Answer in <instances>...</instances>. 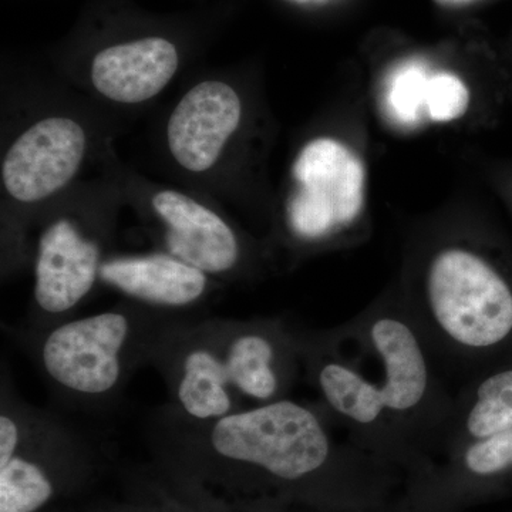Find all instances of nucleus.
Instances as JSON below:
<instances>
[{"label": "nucleus", "instance_id": "5", "mask_svg": "<svg viewBox=\"0 0 512 512\" xmlns=\"http://www.w3.org/2000/svg\"><path fill=\"white\" fill-rule=\"evenodd\" d=\"M208 336L222 382L239 409L288 397L302 366L296 329L279 319L251 320Z\"/></svg>", "mask_w": 512, "mask_h": 512}, {"label": "nucleus", "instance_id": "7", "mask_svg": "<svg viewBox=\"0 0 512 512\" xmlns=\"http://www.w3.org/2000/svg\"><path fill=\"white\" fill-rule=\"evenodd\" d=\"M86 150L76 121L47 119L13 144L3 163V183L13 198L35 202L60 190L74 177Z\"/></svg>", "mask_w": 512, "mask_h": 512}, {"label": "nucleus", "instance_id": "17", "mask_svg": "<svg viewBox=\"0 0 512 512\" xmlns=\"http://www.w3.org/2000/svg\"><path fill=\"white\" fill-rule=\"evenodd\" d=\"M470 104V92L456 74L431 73L429 106L427 113L431 121H453L464 116Z\"/></svg>", "mask_w": 512, "mask_h": 512}, {"label": "nucleus", "instance_id": "3", "mask_svg": "<svg viewBox=\"0 0 512 512\" xmlns=\"http://www.w3.org/2000/svg\"><path fill=\"white\" fill-rule=\"evenodd\" d=\"M330 419L323 407L318 410L284 397L207 423V436L217 456L295 483L340 461L362 458V447L335 440Z\"/></svg>", "mask_w": 512, "mask_h": 512}, {"label": "nucleus", "instance_id": "12", "mask_svg": "<svg viewBox=\"0 0 512 512\" xmlns=\"http://www.w3.org/2000/svg\"><path fill=\"white\" fill-rule=\"evenodd\" d=\"M100 279L130 298L163 308L200 301L207 275L170 254L126 256L100 266Z\"/></svg>", "mask_w": 512, "mask_h": 512}, {"label": "nucleus", "instance_id": "13", "mask_svg": "<svg viewBox=\"0 0 512 512\" xmlns=\"http://www.w3.org/2000/svg\"><path fill=\"white\" fill-rule=\"evenodd\" d=\"M512 427V357L471 377L456 393L448 450Z\"/></svg>", "mask_w": 512, "mask_h": 512}, {"label": "nucleus", "instance_id": "15", "mask_svg": "<svg viewBox=\"0 0 512 512\" xmlns=\"http://www.w3.org/2000/svg\"><path fill=\"white\" fill-rule=\"evenodd\" d=\"M456 471L476 483L512 477V427L451 450Z\"/></svg>", "mask_w": 512, "mask_h": 512}, {"label": "nucleus", "instance_id": "6", "mask_svg": "<svg viewBox=\"0 0 512 512\" xmlns=\"http://www.w3.org/2000/svg\"><path fill=\"white\" fill-rule=\"evenodd\" d=\"M133 339V318L97 313L50 330L40 360L56 386L77 396L104 397L119 386Z\"/></svg>", "mask_w": 512, "mask_h": 512}, {"label": "nucleus", "instance_id": "16", "mask_svg": "<svg viewBox=\"0 0 512 512\" xmlns=\"http://www.w3.org/2000/svg\"><path fill=\"white\" fill-rule=\"evenodd\" d=\"M431 70L423 63L404 62L390 73L384 92L387 113L403 126H417L429 119Z\"/></svg>", "mask_w": 512, "mask_h": 512}, {"label": "nucleus", "instance_id": "11", "mask_svg": "<svg viewBox=\"0 0 512 512\" xmlns=\"http://www.w3.org/2000/svg\"><path fill=\"white\" fill-rule=\"evenodd\" d=\"M178 67L173 43L160 37L117 45L94 57V87L107 99L141 103L156 96L173 79Z\"/></svg>", "mask_w": 512, "mask_h": 512}, {"label": "nucleus", "instance_id": "10", "mask_svg": "<svg viewBox=\"0 0 512 512\" xmlns=\"http://www.w3.org/2000/svg\"><path fill=\"white\" fill-rule=\"evenodd\" d=\"M153 207L165 224L168 254L205 274H221L237 265V237L214 211L174 191L157 194Z\"/></svg>", "mask_w": 512, "mask_h": 512}, {"label": "nucleus", "instance_id": "4", "mask_svg": "<svg viewBox=\"0 0 512 512\" xmlns=\"http://www.w3.org/2000/svg\"><path fill=\"white\" fill-rule=\"evenodd\" d=\"M293 178L298 188L286 205V224L298 241H332L362 217L365 168L340 141L316 138L306 144L293 165Z\"/></svg>", "mask_w": 512, "mask_h": 512}, {"label": "nucleus", "instance_id": "18", "mask_svg": "<svg viewBox=\"0 0 512 512\" xmlns=\"http://www.w3.org/2000/svg\"><path fill=\"white\" fill-rule=\"evenodd\" d=\"M23 440V427L18 417L3 410L0 416V467L18 453Z\"/></svg>", "mask_w": 512, "mask_h": 512}, {"label": "nucleus", "instance_id": "14", "mask_svg": "<svg viewBox=\"0 0 512 512\" xmlns=\"http://www.w3.org/2000/svg\"><path fill=\"white\" fill-rule=\"evenodd\" d=\"M55 488L45 470L18 453L0 467V512H36Z\"/></svg>", "mask_w": 512, "mask_h": 512}, {"label": "nucleus", "instance_id": "19", "mask_svg": "<svg viewBox=\"0 0 512 512\" xmlns=\"http://www.w3.org/2000/svg\"><path fill=\"white\" fill-rule=\"evenodd\" d=\"M444 5H464V3L474 2V0H437Z\"/></svg>", "mask_w": 512, "mask_h": 512}, {"label": "nucleus", "instance_id": "2", "mask_svg": "<svg viewBox=\"0 0 512 512\" xmlns=\"http://www.w3.org/2000/svg\"><path fill=\"white\" fill-rule=\"evenodd\" d=\"M403 305L440 372L467 382L512 357V275L483 251L437 248Z\"/></svg>", "mask_w": 512, "mask_h": 512}, {"label": "nucleus", "instance_id": "9", "mask_svg": "<svg viewBox=\"0 0 512 512\" xmlns=\"http://www.w3.org/2000/svg\"><path fill=\"white\" fill-rule=\"evenodd\" d=\"M100 249L67 220L56 221L39 242L35 299L47 315H63L79 305L100 276Z\"/></svg>", "mask_w": 512, "mask_h": 512}, {"label": "nucleus", "instance_id": "1", "mask_svg": "<svg viewBox=\"0 0 512 512\" xmlns=\"http://www.w3.org/2000/svg\"><path fill=\"white\" fill-rule=\"evenodd\" d=\"M296 332L309 382L353 443L390 457L444 444L456 394L402 303H376L338 328Z\"/></svg>", "mask_w": 512, "mask_h": 512}, {"label": "nucleus", "instance_id": "8", "mask_svg": "<svg viewBox=\"0 0 512 512\" xmlns=\"http://www.w3.org/2000/svg\"><path fill=\"white\" fill-rule=\"evenodd\" d=\"M237 92L222 82H204L185 94L168 123V146L187 170H208L217 163L241 120Z\"/></svg>", "mask_w": 512, "mask_h": 512}]
</instances>
